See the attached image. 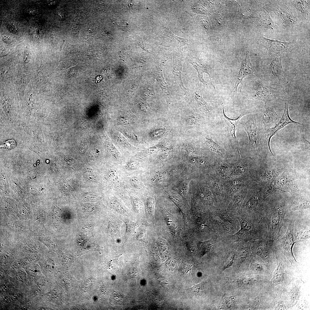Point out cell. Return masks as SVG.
Returning a JSON list of instances; mask_svg holds the SVG:
<instances>
[{"label":"cell","instance_id":"4","mask_svg":"<svg viewBox=\"0 0 310 310\" xmlns=\"http://www.w3.org/2000/svg\"><path fill=\"white\" fill-rule=\"evenodd\" d=\"M247 134L249 142L247 149L250 155H256L261 152V128L258 115L250 117L242 124Z\"/></svg>","mask_w":310,"mask_h":310},{"label":"cell","instance_id":"23","mask_svg":"<svg viewBox=\"0 0 310 310\" xmlns=\"http://www.w3.org/2000/svg\"><path fill=\"white\" fill-rule=\"evenodd\" d=\"M295 226V232H294L295 241H302L310 238L309 226L303 225L298 223Z\"/></svg>","mask_w":310,"mask_h":310},{"label":"cell","instance_id":"42","mask_svg":"<svg viewBox=\"0 0 310 310\" xmlns=\"http://www.w3.org/2000/svg\"><path fill=\"white\" fill-rule=\"evenodd\" d=\"M112 204L114 208L119 211H123V208L119 202L113 201L112 202Z\"/></svg>","mask_w":310,"mask_h":310},{"label":"cell","instance_id":"14","mask_svg":"<svg viewBox=\"0 0 310 310\" xmlns=\"http://www.w3.org/2000/svg\"><path fill=\"white\" fill-rule=\"evenodd\" d=\"M241 65L235 85L236 91L239 84L243 86V79L247 75L253 74L254 69L250 61L249 53L247 52L245 58L241 59Z\"/></svg>","mask_w":310,"mask_h":310},{"label":"cell","instance_id":"33","mask_svg":"<svg viewBox=\"0 0 310 310\" xmlns=\"http://www.w3.org/2000/svg\"><path fill=\"white\" fill-rule=\"evenodd\" d=\"M138 166V164L136 161L131 160L128 162L126 164L125 167L126 170L131 171L137 169Z\"/></svg>","mask_w":310,"mask_h":310},{"label":"cell","instance_id":"15","mask_svg":"<svg viewBox=\"0 0 310 310\" xmlns=\"http://www.w3.org/2000/svg\"><path fill=\"white\" fill-rule=\"evenodd\" d=\"M247 187L234 195L228 204L227 211L234 216H239L242 205L247 193Z\"/></svg>","mask_w":310,"mask_h":310},{"label":"cell","instance_id":"2","mask_svg":"<svg viewBox=\"0 0 310 310\" xmlns=\"http://www.w3.org/2000/svg\"><path fill=\"white\" fill-rule=\"evenodd\" d=\"M239 224V230L234 234L222 237L231 243L249 241L266 239L267 226L265 223H252L241 216L237 217Z\"/></svg>","mask_w":310,"mask_h":310},{"label":"cell","instance_id":"20","mask_svg":"<svg viewBox=\"0 0 310 310\" xmlns=\"http://www.w3.org/2000/svg\"><path fill=\"white\" fill-rule=\"evenodd\" d=\"M196 102L199 110L209 117L213 116L212 111L207 103L202 97L201 91L199 90H194L188 91Z\"/></svg>","mask_w":310,"mask_h":310},{"label":"cell","instance_id":"24","mask_svg":"<svg viewBox=\"0 0 310 310\" xmlns=\"http://www.w3.org/2000/svg\"><path fill=\"white\" fill-rule=\"evenodd\" d=\"M191 63L193 66L196 69L198 73V79L199 81L202 83L204 85H207L208 83L204 80L203 74L204 73H207L209 76L211 80V78H212V71L205 64L200 63L194 61H191Z\"/></svg>","mask_w":310,"mask_h":310},{"label":"cell","instance_id":"17","mask_svg":"<svg viewBox=\"0 0 310 310\" xmlns=\"http://www.w3.org/2000/svg\"><path fill=\"white\" fill-rule=\"evenodd\" d=\"M231 166L228 160L220 159H216L211 167L216 175L224 181L227 179Z\"/></svg>","mask_w":310,"mask_h":310},{"label":"cell","instance_id":"25","mask_svg":"<svg viewBox=\"0 0 310 310\" xmlns=\"http://www.w3.org/2000/svg\"><path fill=\"white\" fill-rule=\"evenodd\" d=\"M292 211L310 208V199L309 197H301L294 199L291 206Z\"/></svg>","mask_w":310,"mask_h":310},{"label":"cell","instance_id":"29","mask_svg":"<svg viewBox=\"0 0 310 310\" xmlns=\"http://www.w3.org/2000/svg\"><path fill=\"white\" fill-rule=\"evenodd\" d=\"M294 3L296 8L299 11L303 13L306 14L307 12V8L308 4L306 1H295Z\"/></svg>","mask_w":310,"mask_h":310},{"label":"cell","instance_id":"32","mask_svg":"<svg viewBox=\"0 0 310 310\" xmlns=\"http://www.w3.org/2000/svg\"><path fill=\"white\" fill-rule=\"evenodd\" d=\"M16 146V142L13 140H7L0 145V148L4 149L10 150L14 148Z\"/></svg>","mask_w":310,"mask_h":310},{"label":"cell","instance_id":"45","mask_svg":"<svg viewBox=\"0 0 310 310\" xmlns=\"http://www.w3.org/2000/svg\"><path fill=\"white\" fill-rule=\"evenodd\" d=\"M119 24L122 27H126L129 24L126 21L121 20L119 22Z\"/></svg>","mask_w":310,"mask_h":310},{"label":"cell","instance_id":"19","mask_svg":"<svg viewBox=\"0 0 310 310\" xmlns=\"http://www.w3.org/2000/svg\"><path fill=\"white\" fill-rule=\"evenodd\" d=\"M261 40L269 52L276 54L278 52L288 51L291 46L290 43L267 38L263 37H261Z\"/></svg>","mask_w":310,"mask_h":310},{"label":"cell","instance_id":"28","mask_svg":"<svg viewBox=\"0 0 310 310\" xmlns=\"http://www.w3.org/2000/svg\"><path fill=\"white\" fill-rule=\"evenodd\" d=\"M124 222L127 228L126 235L128 236H130L134 233L136 228L138 226V224L129 220H125Z\"/></svg>","mask_w":310,"mask_h":310},{"label":"cell","instance_id":"22","mask_svg":"<svg viewBox=\"0 0 310 310\" xmlns=\"http://www.w3.org/2000/svg\"><path fill=\"white\" fill-rule=\"evenodd\" d=\"M173 64L172 72L174 76L175 81L179 87L186 92L187 89L185 87L181 78L182 71L181 61L180 59L175 58L173 59Z\"/></svg>","mask_w":310,"mask_h":310},{"label":"cell","instance_id":"27","mask_svg":"<svg viewBox=\"0 0 310 310\" xmlns=\"http://www.w3.org/2000/svg\"><path fill=\"white\" fill-rule=\"evenodd\" d=\"M277 261V260H276ZM278 267L276 269L272 278L274 283H278L283 280L284 279V274L282 267L280 266V263L278 262Z\"/></svg>","mask_w":310,"mask_h":310},{"label":"cell","instance_id":"13","mask_svg":"<svg viewBox=\"0 0 310 310\" xmlns=\"http://www.w3.org/2000/svg\"><path fill=\"white\" fill-rule=\"evenodd\" d=\"M271 59L268 71L278 79V84L282 87L287 83L285 73L283 68L282 59L277 54L270 52Z\"/></svg>","mask_w":310,"mask_h":310},{"label":"cell","instance_id":"41","mask_svg":"<svg viewBox=\"0 0 310 310\" xmlns=\"http://www.w3.org/2000/svg\"><path fill=\"white\" fill-rule=\"evenodd\" d=\"M160 148L158 146H155L150 147L146 150V153L148 154H152L157 153L159 151Z\"/></svg>","mask_w":310,"mask_h":310},{"label":"cell","instance_id":"12","mask_svg":"<svg viewBox=\"0 0 310 310\" xmlns=\"http://www.w3.org/2000/svg\"><path fill=\"white\" fill-rule=\"evenodd\" d=\"M254 165V161L251 157L244 158L239 157L237 162L231 163L227 179L235 178L249 173L250 170Z\"/></svg>","mask_w":310,"mask_h":310},{"label":"cell","instance_id":"36","mask_svg":"<svg viewBox=\"0 0 310 310\" xmlns=\"http://www.w3.org/2000/svg\"><path fill=\"white\" fill-rule=\"evenodd\" d=\"M107 148L109 151L114 157L119 158L121 154L117 150L112 144H109L107 145Z\"/></svg>","mask_w":310,"mask_h":310},{"label":"cell","instance_id":"43","mask_svg":"<svg viewBox=\"0 0 310 310\" xmlns=\"http://www.w3.org/2000/svg\"><path fill=\"white\" fill-rule=\"evenodd\" d=\"M118 121L119 123L121 124L126 125L130 123V121L128 119L124 117H121L119 118Z\"/></svg>","mask_w":310,"mask_h":310},{"label":"cell","instance_id":"9","mask_svg":"<svg viewBox=\"0 0 310 310\" xmlns=\"http://www.w3.org/2000/svg\"><path fill=\"white\" fill-rule=\"evenodd\" d=\"M270 102L265 104L264 108L258 115L261 129L273 127L282 116L281 113L277 110V108L271 105Z\"/></svg>","mask_w":310,"mask_h":310},{"label":"cell","instance_id":"16","mask_svg":"<svg viewBox=\"0 0 310 310\" xmlns=\"http://www.w3.org/2000/svg\"><path fill=\"white\" fill-rule=\"evenodd\" d=\"M273 241L268 239L253 240L249 241L253 252L259 256L264 258L268 257L270 247L273 245Z\"/></svg>","mask_w":310,"mask_h":310},{"label":"cell","instance_id":"6","mask_svg":"<svg viewBox=\"0 0 310 310\" xmlns=\"http://www.w3.org/2000/svg\"><path fill=\"white\" fill-rule=\"evenodd\" d=\"M251 180L249 173L224 181V191L225 200L228 205L232 197L238 192L246 187L249 184Z\"/></svg>","mask_w":310,"mask_h":310},{"label":"cell","instance_id":"35","mask_svg":"<svg viewBox=\"0 0 310 310\" xmlns=\"http://www.w3.org/2000/svg\"><path fill=\"white\" fill-rule=\"evenodd\" d=\"M129 181L131 185L135 188H140L141 187V182L139 179L137 177H131L129 179Z\"/></svg>","mask_w":310,"mask_h":310},{"label":"cell","instance_id":"30","mask_svg":"<svg viewBox=\"0 0 310 310\" xmlns=\"http://www.w3.org/2000/svg\"><path fill=\"white\" fill-rule=\"evenodd\" d=\"M131 202L135 211L140 212L142 210V206L139 199L136 197L132 196L131 197Z\"/></svg>","mask_w":310,"mask_h":310},{"label":"cell","instance_id":"3","mask_svg":"<svg viewBox=\"0 0 310 310\" xmlns=\"http://www.w3.org/2000/svg\"><path fill=\"white\" fill-rule=\"evenodd\" d=\"M251 189L250 183L247 187L239 216L253 223H259L264 216L265 208L258 192Z\"/></svg>","mask_w":310,"mask_h":310},{"label":"cell","instance_id":"34","mask_svg":"<svg viewBox=\"0 0 310 310\" xmlns=\"http://www.w3.org/2000/svg\"><path fill=\"white\" fill-rule=\"evenodd\" d=\"M155 200L153 198L148 197L146 201V207L148 210L151 213H153L154 205Z\"/></svg>","mask_w":310,"mask_h":310},{"label":"cell","instance_id":"11","mask_svg":"<svg viewBox=\"0 0 310 310\" xmlns=\"http://www.w3.org/2000/svg\"><path fill=\"white\" fill-rule=\"evenodd\" d=\"M224 110V106L222 113L221 116V119L223 122L228 134L233 140L234 147L237 151L238 157L239 156H241L240 153L241 152L239 143L236 135V132L238 125L239 121L243 116L251 113V112L249 111L244 112L241 113L237 118L233 119L226 116L225 115Z\"/></svg>","mask_w":310,"mask_h":310},{"label":"cell","instance_id":"44","mask_svg":"<svg viewBox=\"0 0 310 310\" xmlns=\"http://www.w3.org/2000/svg\"><path fill=\"white\" fill-rule=\"evenodd\" d=\"M87 148V145L86 142H83L81 143L80 145V150L82 153H84L85 152Z\"/></svg>","mask_w":310,"mask_h":310},{"label":"cell","instance_id":"8","mask_svg":"<svg viewBox=\"0 0 310 310\" xmlns=\"http://www.w3.org/2000/svg\"><path fill=\"white\" fill-rule=\"evenodd\" d=\"M209 184L213 195L215 208L226 209L227 206L225 200L224 181L216 175L213 170Z\"/></svg>","mask_w":310,"mask_h":310},{"label":"cell","instance_id":"18","mask_svg":"<svg viewBox=\"0 0 310 310\" xmlns=\"http://www.w3.org/2000/svg\"><path fill=\"white\" fill-rule=\"evenodd\" d=\"M205 143L209 149L216 155L217 159L228 160L232 157V156L223 147L219 145L213 141L207 135L204 137Z\"/></svg>","mask_w":310,"mask_h":310},{"label":"cell","instance_id":"26","mask_svg":"<svg viewBox=\"0 0 310 310\" xmlns=\"http://www.w3.org/2000/svg\"><path fill=\"white\" fill-rule=\"evenodd\" d=\"M259 22L260 25L263 27L272 30L274 28V22L269 14L266 11L262 15Z\"/></svg>","mask_w":310,"mask_h":310},{"label":"cell","instance_id":"40","mask_svg":"<svg viewBox=\"0 0 310 310\" xmlns=\"http://www.w3.org/2000/svg\"><path fill=\"white\" fill-rule=\"evenodd\" d=\"M164 133V131L163 129H155L151 132L150 135L151 137L156 138L163 135Z\"/></svg>","mask_w":310,"mask_h":310},{"label":"cell","instance_id":"37","mask_svg":"<svg viewBox=\"0 0 310 310\" xmlns=\"http://www.w3.org/2000/svg\"><path fill=\"white\" fill-rule=\"evenodd\" d=\"M203 288V286L202 284L199 283L194 285L190 288L189 290L190 291L191 294H197L200 292L202 290Z\"/></svg>","mask_w":310,"mask_h":310},{"label":"cell","instance_id":"10","mask_svg":"<svg viewBox=\"0 0 310 310\" xmlns=\"http://www.w3.org/2000/svg\"><path fill=\"white\" fill-rule=\"evenodd\" d=\"M295 221L289 220L288 227L285 234L281 238H278L274 241L276 245L289 257L294 258L292 248L295 243L294 235Z\"/></svg>","mask_w":310,"mask_h":310},{"label":"cell","instance_id":"21","mask_svg":"<svg viewBox=\"0 0 310 310\" xmlns=\"http://www.w3.org/2000/svg\"><path fill=\"white\" fill-rule=\"evenodd\" d=\"M275 12L278 15L282 21L289 26H293L297 23V18L290 11L281 7H277Z\"/></svg>","mask_w":310,"mask_h":310},{"label":"cell","instance_id":"7","mask_svg":"<svg viewBox=\"0 0 310 310\" xmlns=\"http://www.w3.org/2000/svg\"><path fill=\"white\" fill-rule=\"evenodd\" d=\"M262 88L261 90H256V93L253 95H249L251 99L261 101L265 104L273 102L277 98H284L285 93L279 85L273 84L271 86L260 84Z\"/></svg>","mask_w":310,"mask_h":310},{"label":"cell","instance_id":"1","mask_svg":"<svg viewBox=\"0 0 310 310\" xmlns=\"http://www.w3.org/2000/svg\"><path fill=\"white\" fill-rule=\"evenodd\" d=\"M288 208L285 201L278 199L271 201L265 208L264 216L259 222L267 226L266 239L274 241L279 238Z\"/></svg>","mask_w":310,"mask_h":310},{"label":"cell","instance_id":"5","mask_svg":"<svg viewBox=\"0 0 310 310\" xmlns=\"http://www.w3.org/2000/svg\"><path fill=\"white\" fill-rule=\"evenodd\" d=\"M284 106L282 116L278 122L273 127L266 129H261V144L264 142L268 146L270 152L273 154L270 148V141L271 138L281 129L290 123L305 127L302 123L293 120L290 117L289 113V101L288 99L284 100Z\"/></svg>","mask_w":310,"mask_h":310},{"label":"cell","instance_id":"39","mask_svg":"<svg viewBox=\"0 0 310 310\" xmlns=\"http://www.w3.org/2000/svg\"><path fill=\"white\" fill-rule=\"evenodd\" d=\"M110 179L114 182H117L120 179V175L115 170L111 171L109 173Z\"/></svg>","mask_w":310,"mask_h":310},{"label":"cell","instance_id":"31","mask_svg":"<svg viewBox=\"0 0 310 310\" xmlns=\"http://www.w3.org/2000/svg\"><path fill=\"white\" fill-rule=\"evenodd\" d=\"M170 198L172 201L179 208L182 214L184 215V210L183 204L181 199L177 197L173 196H170Z\"/></svg>","mask_w":310,"mask_h":310},{"label":"cell","instance_id":"38","mask_svg":"<svg viewBox=\"0 0 310 310\" xmlns=\"http://www.w3.org/2000/svg\"><path fill=\"white\" fill-rule=\"evenodd\" d=\"M84 177L88 180H93L95 178L94 173L91 169H86L84 173Z\"/></svg>","mask_w":310,"mask_h":310}]
</instances>
